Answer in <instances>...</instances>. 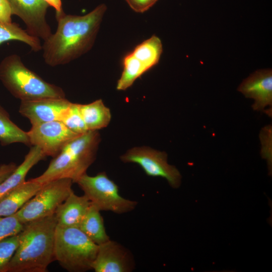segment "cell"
I'll list each match as a JSON object with an SVG mask.
<instances>
[{
    "label": "cell",
    "instance_id": "cell-1",
    "mask_svg": "<svg viewBox=\"0 0 272 272\" xmlns=\"http://www.w3.org/2000/svg\"><path fill=\"white\" fill-rule=\"evenodd\" d=\"M107 6L101 4L88 14L74 15L55 12V32L42 45L45 63L54 67L67 64L88 52L93 47Z\"/></svg>",
    "mask_w": 272,
    "mask_h": 272
},
{
    "label": "cell",
    "instance_id": "cell-2",
    "mask_svg": "<svg viewBox=\"0 0 272 272\" xmlns=\"http://www.w3.org/2000/svg\"><path fill=\"white\" fill-rule=\"evenodd\" d=\"M54 215L24 224L19 246L6 272H46L54 260Z\"/></svg>",
    "mask_w": 272,
    "mask_h": 272
},
{
    "label": "cell",
    "instance_id": "cell-3",
    "mask_svg": "<svg viewBox=\"0 0 272 272\" xmlns=\"http://www.w3.org/2000/svg\"><path fill=\"white\" fill-rule=\"evenodd\" d=\"M100 141L98 130H88L78 135L53 157L41 175L32 179L41 185L61 178L76 182L95 161Z\"/></svg>",
    "mask_w": 272,
    "mask_h": 272
},
{
    "label": "cell",
    "instance_id": "cell-4",
    "mask_svg": "<svg viewBox=\"0 0 272 272\" xmlns=\"http://www.w3.org/2000/svg\"><path fill=\"white\" fill-rule=\"evenodd\" d=\"M0 80L12 95L21 101L65 98L61 88L46 82L29 69L16 54L6 56L0 63Z\"/></svg>",
    "mask_w": 272,
    "mask_h": 272
},
{
    "label": "cell",
    "instance_id": "cell-5",
    "mask_svg": "<svg viewBox=\"0 0 272 272\" xmlns=\"http://www.w3.org/2000/svg\"><path fill=\"white\" fill-rule=\"evenodd\" d=\"M98 245L78 227L56 225L54 256L60 265L70 272L92 270Z\"/></svg>",
    "mask_w": 272,
    "mask_h": 272
},
{
    "label": "cell",
    "instance_id": "cell-6",
    "mask_svg": "<svg viewBox=\"0 0 272 272\" xmlns=\"http://www.w3.org/2000/svg\"><path fill=\"white\" fill-rule=\"evenodd\" d=\"M76 183L91 203L100 211L122 214L132 211L138 205L137 201L121 196L117 185L105 172L93 176L85 173Z\"/></svg>",
    "mask_w": 272,
    "mask_h": 272
},
{
    "label": "cell",
    "instance_id": "cell-7",
    "mask_svg": "<svg viewBox=\"0 0 272 272\" xmlns=\"http://www.w3.org/2000/svg\"><path fill=\"white\" fill-rule=\"evenodd\" d=\"M73 183L70 179L61 178L42 184L34 196L13 215L25 224L54 215L57 207L73 191Z\"/></svg>",
    "mask_w": 272,
    "mask_h": 272
},
{
    "label": "cell",
    "instance_id": "cell-8",
    "mask_svg": "<svg viewBox=\"0 0 272 272\" xmlns=\"http://www.w3.org/2000/svg\"><path fill=\"white\" fill-rule=\"evenodd\" d=\"M124 163L139 165L149 176L165 178L174 188L181 183V175L176 167L167 162V155L146 146L136 147L128 150L120 157Z\"/></svg>",
    "mask_w": 272,
    "mask_h": 272
},
{
    "label": "cell",
    "instance_id": "cell-9",
    "mask_svg": "<svg viewBox=\"0 0 272 272\" xmlns=\"http://www.w3.org/2000/svg\"><path fill=\"white\" fill-rule=\"evenodd\" d=\"M30 145L39 148L46 156L54 157L73 139L80 135L58 120L32 125L27 132Z\"/></svg>",
    "mask_w": 272,
    "mask_h": 272
},
{
    "label": "cell",
    "instance_id": "cell-10",
    "mask_svg": "<svg viewBox=\"0 0 272 272\" xmlns=\"http://www.w3.org/2000/svg\"><path fill=\"white\" fill-rule=\"evenodd\" d=\"M12 15L19 17L26 25L30 35L47 39L51 34L46 15L49 5L44 0H7Z\"/></svg>",
    "mask_w": 272,
    "mask_h": 272
},
{
    "label": "cell",
    "instance_id": "cell-11",
    "mask_svg": "<svg viewBox=\"0 0 272 272\" xmlns=\"http://www.w3.org/2000/svg\"><path fill=\"white\" fill-rule=\"evenodd\" d=\"M134 268L132 254L120 244L110 239L98 245L92 264L95 272H130Z\"/></svg>",
    "mask_w": 272,
    "mask_h": 272
},
{
    "label": "cell",
    "instance_id": "cell-12",
    "mask_svg": "<svg viewBox=\"0 0 272 272\" xmlns=\"http://www.w3.org/2000/svg\"><path fill=\"white\" fill-rule=\"evenodd\" d=\"M71 102L65 98H45L21 101L19 113L28 118L32 125L60 121Z\"/></svg>",
    "mask_w": 272,
    "mask_h": 272
},
{
    "label": "cell",
    "instance_id": "cell-13",
    "mask_svg": "<svg viewBox=\"0 0 272 272\" xmlns=\"http://www.w3.org/2000/svg\"><path fill=\"white\" fill-rule=\"evenodd\" d=\"M246 97L253 99L254 110L261 111L272 105V71L258 70L245 79L238 88Z\"/></svg>",
    "mask_w": 272,
    "mask_h": 272
},
{
    "label": "cell",
    "instance_id": "cell-14",
    "mask_svg": "<svg viewBox=\"0 0 272 272\" xmlns=\"http://www.w3.org/2000/svg\"><path fill=\"white\" fill-rule=\"evenodd\" d=\"M91 204L84 194L78 196L73 191L55 211L57 225L79 228Z\"/></svg>",
    "mask_w": 272,
    "mask_h": 272
},
{
    "label": "cell",
    "instance_id": "cell-15",
    "mask_svg": "<svg viewBox=\"0 0 272 272\" xmlns=\"http://www.w3.org/2000/svg\"><path fill=\"white\" fill-rule=\"evenodd\" d=\"M42 185L32 179L25 181L0 199V216L17 213L40 189Z\"/></svg>",
    "mask_w": 272,
    "mask_h": 272
},
{
    "label": "cell",
    "instance_id": "cell-16",
    "mask_svg": "<svg viewBox=\"0 0 272 272\" xmlns=\"http://www.w3.org/2000/svg\"><path fill=\"white\" fill-rule=\"evenodd\" d=\"M46 157L39 148L32 146L23 162L0 184V199L26 181L25 178L30 169Z\"/></svg>",
    "mask_w": 272,
    "mask_h": 272
},
{
    "label": "cell",
    "instance_id": "cell-17",
    "mask_svg": "<svg viewBox=\"0 0 272 272\" xmlns=\"http://www.w3.org/2000/svg\"><path fill=\"white\" fill-rule=\"evenodd\" d=\"M79 108L88 130H98L109 123L111 114L101 99L86 104H79Z\"/></svg>",
    "mask_w": 272,
    "mask_h": 272
},
{
    "label": "cell",
    "instance_id": "cell-18",
    "mask_svg": "<svg viewBox=\"0 0 272 272\" xmlns=\"http://www.w3.org/2000/svg\"><path fill=\"white\" fill-rule=\"evenodd\" d=\"M100 212V211L91 203L79 227L90 239L97 245L110 240L109 236L106 232L103 219Z\"/></svg>",
    "mask_w": 272,
    "mask_h": 272
},
{
    "label": "cell",
    "instance_id": "cell-19",
    "mask_svg": "<svg viewBox=\"0 0 272 272\" xmlns=\"http://www.w3.org/2000/svg\"><path fill=\"white\" fill-rule=\"evenodd\" d=\"M162 51L161 39L153 35L136 46L131 53L150 70L158 63Z\"/></svg>",
    "mask_w": 272,
    "mask_h": 272
},
{
    "label": "cell",
    "instance_id": "cell-20",
    "mask_svg": "<svg viewBox=\"0 0 272 272\" xmlns=\"http://www.w3.org/2000/svg\"><path fill=\"white\" fill-rule=\"evenodd\" d=\"M11 40L24 42L35 52L39 51L42 49L40 39L29 35L17 23H8L0 21V45Z\"/></svg>",
    "mask_w": 272,
    "mask_h": 272
},
{
    "label": "cell",
    "instance_id": "cell-21",
    "mask_svg": "<svg viewBox=\"0 0 272 272\" xmlns=\"http://www.w3.org/2000/svg\"><path fill=\"white\" fill-rule=\"evenodd\" d=\"M0 142L3 146L17 143L30 145L27 132L11 120L9 114L1 105Z\"/></svg>",
    "mask_w": 272,
    "mask_h": 272
},
{
    "label": "cell",
    "instance_id": "cell-22",
    "mask_svg": "<svg viewBox=\"0 0 272 272\" xmlns=\"http://www.w3.org/2000/svg\"><path fill=\"white\" fill-rule=\"evenodd\" d=\"M122 63L123 70L116 87V89L119 91L129 88L137 79L149 70L131 52L124 56Z\"/></svg>",
    "mask_w": 272,
    "mask_h": 272
},
{
    "label": "cell",
    "instance_id": "cell-23",
    "mask_svg": "<svg viewBox=\"0 0 272 272\" xmlns=\"http://www.w3.org/2000/svg\"><path fill=\"white\" fill-rule=\"evenodd\" d=\"M60 121L69 129L77 134H81L88 131L81 114L78 103L71 102Z\"/></svg>",
    "mask_w": 272,
    "mask_h": 272
},
{
    "label": "cell",
    "instance_id": "cell-24",
    "mask_svg": "<svg viewBox=\"0 0 272 272\" xmlns=\"http://www.w3.org/2000/svg\"><path fill=\"white\" fill-rule=\"evenodd\" d=\"M20 242L19 233L0 240V272H6L10 260Z\"/></svg>",
    "mask_w": 272,
    "mask_h": 272
},
{
    "label": "cell",
    "instance_id": "cell-25",
    "mask_svg": "<svg viewBox=\"0 0 272 272\" xmlns=\"http://www.w3.org/2000/svg\"><path fill=\"white\" fill-rule=\"evenodd\" d=\"M24 224L14 216H0V240L19 233L23 229Z\"/></svg>",
    "mask_w": 272,
    "mask_h": 272
},
{
    "label": "cell",
    "instance_id": "cell-26",
    "mask_svg": "<svg viewBox=\"0 0 272 272\" xmlns=\"http://www.w3.org/2000/svg\"><path fill=\"white\" fill-rule=\"evenodd\" d=\"M158 0H125L134 12L143 13L150 9Z\"/></svg>",
    "mask_w": 272,
    "mask_h": 272
},
{
    "label": "cell",
    "instance_id": "cell-27",
    "mask_svg": "<svg viewBox=\"0 0 272 272\" xmlns=\"http://www.w3.org/2000/svg\"><path fill=\"white\" fill-rule=\"evenodd\" d=\"M12 13L7 0H0V21L4 23H11Z\"/></svg>",
    "mask_w": 272,
    "mask_h": 272
},
{
    "label": "cell",
    "instance_id": "cell-28",
    "mask_svg": "<svg viewBox=\"0 0 272 272\" xmlns=\"http://www.w3.org/2000/svg\"><path fill=\"white\" fill-rule=\"evenodd\" d=\"M17 166V165L13 162L0 165V184L13 172Z\"/></svg>",
    "mask_w": 272,
    "mask_h": 272
},
{
    "label": "cell",
    "instance_id": "cell-29",
    "mask_svg": "<svg viewBox=\"0 0 272 272\" xmlns=\"http://www.w3.org/2000/svg\"><path fill=\"white\" fill-rule=\"evenodd\" d=\"M49 6L52 7L55 10V12H59L62 11L61 0H44Z\"/></svg>",
    "mask_w": 272,
    "mask_h": 272
}]
</instances>
